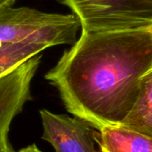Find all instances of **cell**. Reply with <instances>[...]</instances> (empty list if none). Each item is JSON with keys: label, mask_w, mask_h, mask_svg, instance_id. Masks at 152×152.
I'll use <instances>...</instances> for the list:
<instances>
[{"label": "cell", "mask_w": 152, "mask_h": 152, "mask_svg": "<svg viewBox=\"0 0 152 152\" xmlns=\"http://www.w3.org/2000/svg\"><path fill=\"white\" fill-rule=\"evenodd\" d=\"M152 69V28L82 32L45 78L66 110L100 130L120 125Z\"/></svg>", "instance_id": "cell-1"}, {"label": "cell", "mask_w": 152, "mask_h": 152, "mask_svg": "<svg viewBox=\"0 0 152 152\" xmlns=\"http://www.w3.org/2000/svg\"><path fill=\"white\" fill-rule=\"evenodd\" d=\"M81 27L75 14L50 13L29 7L0 10V45L36 42L48 47L74 45Z\"/></svg>", "instance_id": "cell-2"}, {"label": "cell", "mask_w": 152, "mask_h": 152, "mask_svg": "<svg viewBox=\"0 0 152 152\" xmlns=\"http://www.w3.org/2000/svg\"><path fill=\"white\" fill-rule=\"evenodd\" d=\"M78 18L82 32L152 28V0H61Z\"/></svg>", "instance_id": "cell-3"}, {"label": "cell", "mask_w": 152, "mask_h": 152, "mask_svg": "<svg viewBox=\"0 0 152 152\" xmlns=\"http://www.w3.org/2000/svg\"><path fill=\"white\" fill-rule=\"evenodd\" d=\"M40 61L37 54L0 77V152H15L9 142L10 126L31 99V81Z\"/></svg>", "instance_id": "cell-4"}, {"label": "cell", "mask_w": 152, "mask_h": 152, "mask_svg": "<svg viewBox=\"0 0 152 152\" xmlns=\"http://www.w3.org/2000/svg\"><path fill=\"white\" fill-rule=\"evenodd\" d=\"M42 122V139L52 145L55 152H97L95 132L78 118L39 110Z\"/></svg>", "instance_id": "cell-5"}, {"label": "cell", "mask_w": 152, "mask_h": 152, "mask_svg": "<svg viewBox=\"0 0 152 152\" xmlns=\"http://www.w3.org/2000/svg\"><path fill=\"white\" fill-rule=\"evenodd\" d=\"M94 134L99 152H152V138L121 125L105 126Z\"/></svg>", "instance_id": "cell-6"}, {"label": "cell", "mask_w": 152, "mask_h": 152, "mask_svg": "<svg viewBox=\"0 0 152 152\" xmlns=\"http://www.w3.org/2000/svg\"><path fill=\"white\" fill-rule=\"evenodd\" d=\"M120 125L152 138V69L142 77L137 101Z\"/></svg>", "instance_id": "cell-7"}, {"label": "cell", "mask_w": 152, "mask_h": 152, "mask_svg": "<svg viewBox=\"0 0 152 152\" xmlns=\"http://www.w3.org/2000/svg\"><path fill=\"white\" fill-rule=\"evenodd\" d=\"M49 48L46 45L36 42L8 43L0 45V77L28 59L40 54Z\"/></svg>", "instance_id": "cell-8"}, {"label": "cell", "mask_w": 152, "mask_h": 152, "mask_svg": "<svg viewBox=\"0 0 152 152\" xmlns=\"http://www.w3.org/2000/svg\"><path fill=\"white\" fill-rule=\"evenodd\" d=\"M15 152H44L42 151L36 144H30V145H28V146H27V147H24V148H22V149H20V150H19V151H17Z\"/></svg>", "instance_id": "cell-9"}, {"label": "cell", "mask_w": 152, "mask_h": 152, "mask_svg": "<svg viewBox=\"0 0 152 152\" xmlns=\"http://www.w3.org/2000/svg\"><path fill=\"white\" fill-rule=\"evenodd\" d=\"M15 2L16 0H0V10L12 6Z\"/></svg>", "instance_id": "cell-10"}, {"label": "cell", "mask_w": 152, "mask_h": 152, "mask_svg": "<svg viewBox=\"0 0 152 152\" xmlns=\"http://www.w3.org/2000/svg\"><path fill=\"white\" fill-rule=\"evenodd\" d=\"M2 45H3V44H2Z\"/></svg>", "instance_id": "cell-11"}]
</instances>
